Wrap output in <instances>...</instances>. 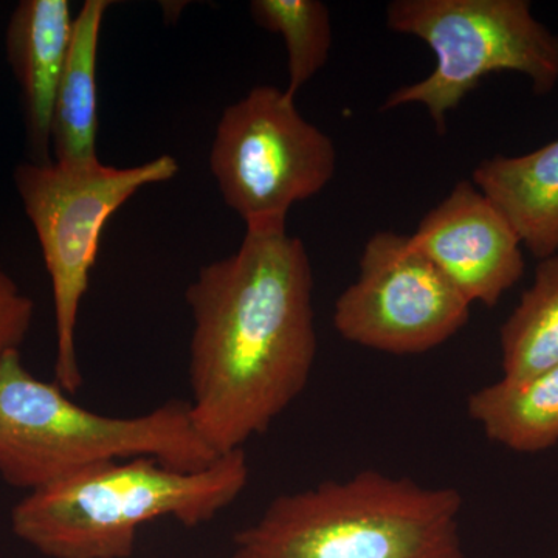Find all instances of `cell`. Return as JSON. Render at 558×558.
Wrapping results in <instances>:
<instances>
[{
    "label": "cell",
    "mask_w": 558,
    "mask_h": 558,
    "mask_svg": "<svg viewBox=\"0 0 558 558\" xmlns=\"http://www.w3.org/2000/svg\"><path fill=\"white\" fill-rule=\"evenodd\" d=\"M461 492L363 470L282 494L227 558H465Z\"/></svg>",
    "instance_id": "cell-3"
},
{
    "label": "cell",
    "mask_w": 558,
    "mask_h": 558,
    "mask_svg": "<svg viewBox=\"0 0 558 558\" xmlns=\"http://www.w3.org/2000/svg\"><path fill=\"white\" fill-rule=\"evenodd\" d=\"M387 25L424 40L436 65L424 80L392 92L381 109L425 106L438 132L492 73H521L537 95L558 84V35L532 14L527 0H395Z\"/></svg>",
    "instance_id": "cell-6"
},
{
    "label": "cell",
    "mask_w": 558,
    "mask_h": 558,
    "mask_svg": "<svg viewBox=\"0 0 558 558\" xmlns=\"http://www.w3.org/2000/svg\"><path fill=\"white\" fill-rule=\"evenodd\" d=\"M191 418L216 453L244 450L310 384L317 357L314 274L288 227L245 229L185 292Z\"/></svg>",
    "instance_id": "cell-1"
},
{
    "label": "cell",
    "mask_w": 558,
    "mask_h": 558,
    "mask_svg": "<svg viewBox=\"0 0 558 558\" xmlns=\"http://www.w3.org/2000/svg\"><path fill=\"white\" fill-rule=\"evenodd\" d=\"M248 478L244 450L191 472L148 457L108 462L28 492L11 509V529L49 558H130L143 524L208 523L236 501Z\"/></svg>",
    "instance_id": "cell-2"
},
{
    "label": "cell",
    "mask_w": 558,
    "mask_h": 558,
    "mask_svg": "<svg viewBox=\"0 0 558 558\" xmlns=\"http://www.w3.org/2000/svg\"><path fill=\"white\" fill-rule=\"evenodd\" d=\"M68 0H22L5 32L7 61L21 90L33 163L49 165L54 101L73 33Z\"/></svg>",
    "instance_id": "cell-10"
},
{
    "label": "cell",
    "mask_w": 558,
    "mask_h": 558,
    "mask_svg": "<svg viewBox=\"0 0 558 558\" xmlns=\"http://www.w3.org/2000/svg\"><path fill=\"white\" fill-rule=\"evenodd\" d=\"M179 170L175 157L163 154L131 168L109 167L100 160L80 165L28 160L13 172L17 196L38 236L50 275L57 325L54 384L68 395H76L83 387L76 323L102 230L138 190L168 182Z\"/></svg>",
    "instance_id": "cell-5"
},
{
    "label": "cell",
    "mask_w": 558,
    "mask_h": 558,
    "mask_svg": "<svg viewBox=\"0 0 558 558\" xmlns=\"http://www.w3.org/2000/svg\"><path fill=\"white\" fill-rule=\"evenodd\" d=\"M521 247L539 260L558 255V140L521 156H494L472 174Z\"/></svg>",
    "instance_id": "cell-11"
},
{
    "label": "cell",
    "mask_w": 558,
    "mask_h": 558,
    "mask_svg": "<svg viewBox=\"0 0 558 558\" xmlns=\"http://www.w3.org/2000/svg\"><path fill=\"white\" fill-rule=\"evenodd\" d=\"M156 458L175 470H201L219 454L202 439L185 400L142 416H102L33 376L21 351L0 355V476L38 490L108 462Z\"/></svg>",
    "instance_id": "cell-4"
},
{
    "label": "cell",
    "mask_w": 558,
    "mask_h": 558,
    "mask_svg": "<svg viewBox=\"0 0 558 558\" xmlns=\"http://www.w3.org/2000/svg\"><path fill=\"white\" fill-rule=\"evenodd\" d=\"M248 10L260 28L284 39L289 68L286 92L296 97L328 61L332 46L328 7L319 0H253Z\"/></svg>",
    "instance_id": "cell-15"
},
{
    "label": "cell",
    "mask_w": 558,
    "mask_h": 558,
    "mask_svg": "<svg viewBox=\"0 0 558 558\" xmlns=\"http://www.w3.org/2000/svg\"><path fill=\"white\" fill-rule=\"evenodd\" d=\"M470 307L410 236L384 230L363 247L357 278L337 299L332 323L349 343L416 355L457 336Z\"/></svg>",
    "instance_id": "cell-8"
},
{
    "label": "cell",
    "mask_w": 558,
    "mask_h": 558,
    "mask_svg": "<svg viewBox=\"0 0 558 558\" xmlns=\"http://www.w3.org/2000/svg\"><path fill=\"white\" fill-rule=\"evenodd\" d=\"M410 240L470 304L497 306L524 274L519 238L472 180L458 182Z\"/></svg>",
    "instance_id": "cell-9"
},
{
    "label": "cell",
    "mask_w": 558,
    "mask_h": 558,
    "mask_svg": "<svg viewBox=\"0 0 558 558\" xmlns=\"http://www.w3.org/2000/svg\"><path fill=\"white\" fill-rule=\"evenodd\" d=\"M469 416L506 449L538 453L558 442V366L526 380L501 379L472 392Z\"/></svg>",
    "instance_id": "cell-13"
},
{
    "label": "cell",
    "mask_w": 558,
    "mask_h": 558,
    "mask_svg": "<svg viewBox=\"0 0 558 558\" xmlns=\"http://www.w3.org/2000/svg\"><path fill=\"white\" fill-rule=\"evenodd\" d=\"M110 5L109 0H86L73 21L68 61L51 123V150L57 163L98 160V46Z\"/></svg>",
    "instance_id": "cell-12"
},
{
    "label": "cell",
    "mask_w": 558,
    "mask_h": 558,
    "mask_svg": "<svg viewBox=\"0 0 558 558\" xmlns=\"http://www.w3.org/2000/svg\"><path fill=\"white\" fill-rule=\"evenodd\" d=\"M209 170L245 229L288 227L289 209L336 174V143L301 116L286 89L258 86L220 116Z\"/></svg>",
    "instance_id": "cell-7"
},
{
    "label": "cell",
    "mask_w": 558,
    "mask_h": 558,
    "mask_svg": "<svg viewBox=\"0 0 558 558\" xmlns=\"http://www.w3.org/2000/svg\"><path fill=\"white\" fill-rule=\"evenodd\" d=\"M502 379H531L558 366V255L539 260L534 282L499 330Z\"/></svg>",
    "instance_id": "cell-14"
},
{
    "label": "cell",
    "mask_w": 558,
    "mask_h": 558,
    "mask_svg": "<svg viewBox=\"0 0 558 558\" xmlns=\"http://www.w3.org/2000/svg\"><path fill=\"white\" fill-rule=\"evenodd\" d=\"M35 317V303L0 264V355L21 351Z\"/></svg>",
    "instance_id": "cell-16"
}]
</instances>
